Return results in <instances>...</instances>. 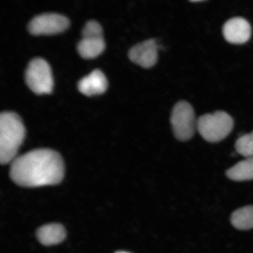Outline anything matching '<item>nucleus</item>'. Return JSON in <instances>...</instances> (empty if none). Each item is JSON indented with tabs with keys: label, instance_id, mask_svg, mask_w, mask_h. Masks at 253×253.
<instances>
[{
	"label": "nucleus",
	"instance_id": "1",
	"mask_svg": "<svg viewBox=\"0 0 253 253\" xmlns=\"http://www.w3.org/2000/svg\"><path fill=\"white\" fill-rule=\"evenodd\" d=\"M64 173L62 157L57 152L46 148L17 156L11 163L9 172L16 184L28 188L58 184Z\"/></svg>",
	"mask_w": 253,
	"mask_h": 253
},
{
	"label": "nucleus",
	"instance_id": "2",
	"mask_svg": "<svg viewBox=\"0 0 253 253\" xmlns=\"http://www.w3.org/2000/svg\"><path fill=\"white\" fill-rule=\"evenodd\" d=\"M25 128L20 117L12 112L0 115V162L2 165L11 163L17 157L23 143Z\"/></svg>",
	"mask_w": 253,
	"mask_h": 253
},
{
	"label": "nucleus",
	"instance_id": "3",
	"mask_svg": "<svg viewBox=\"0 0 253 253\" xmlns=\"http://www.w3.org/2000/svg\"><path fill=\"white\" fill-rule=\"evenodd\" d=\"M234 126L233 119L224 111L205 114L197 120V130L205 140L215 143L229 135Z\"/></svg>",
	"mask_w": 253,
	"mask_h": 253
},
{
	"label": "nucleus",
	"instance_id": "4",
	"mask_svg": "<svg viewBox=\"0 0 253 253\" xmlns=\"http://www.w3.org/2000/svg\"><path fill=\"white\" fill-rule=\"evenodd\" d=\"M173 133L179 141L193 137L197 129V120L192 106L186 101H180L173 107L170 118Z\"/></svg>",
	"mask_w": 253,
	"mask_h": 253
},
{
	"label": "nucleus",
	"instance_id": "5",
	"mask_svg": "<svg viewBox=\"0 0 253 253\" xmlns=\"http://www.w3.org/2000/svg\"><path fill=\"white\" fill-rule=\"evenodd\" d=\"M25 82L30 89L37 94L51 92L53 78L49 63L45 59L36 58L28 63L25 73Z\"/></svg>",
	"mask_w": 253,
	"mask_h": 253
},
{
	"label": "nucleus",
	"instance_id": "6",
	"mask_svg": "<svg viewBox=\"0 0 253 253\" xmlns=\"http://www.w3.org/2000/svg\"><path fill=\"white\" fill-rule=\"evenodd\" d=\"M69 20L65 16L57 13L38 15L30 21L28 30L35 36L52 35L67 29Z\"/></svg>",
	"mask_w": 253,
	"mask_h": 253
},
{
	"label": "nucleus",
	"instance_id": "7",
	"mask_svg": "<svg viewBox=\"0 0 253 253\" xmlns=\"http://www.w3.org/2000/svg\"><path fill=\"white\" fill-rule=\"evenodd\" d=\"M158 45L156 40L149 39L132 46L128 52V57L132 62L141 67L149 69L158 61Z\"/></svg>",
	"mask_w": 253,
	"mask_h": 253
},
{
	"label": "nucleus",
	"instance_id": "8",
	"mask_svg": "<svg viewBox=\"0 0 253 253\" xmlns=\"http://www.w3.org/2000/svg\"><path fill=\"white\" fill-rule=\"evenodd\" d=\"M223 35L227 42L240 45L251 39L252 29L245 18L237 17L230 19L224 24Z\"/></svg>",
	"mask_w": 253,
	"mask_h": 253
},
{
	"label": "nucleus",
	"instance_id": "9",
	"mask_svg": "<svg viewBox=\"0 0 253 253\" xmlns=\"http://www.w3.org/2000/svg\"><path fill=\"white\" fill-rule=\"evenodd\" d=\"M78 87L82 94L87 96L103 93L107 87V79L99 69H94L79 81Z\"/></svg>",
	"mask_w": 253,
	"mask_h": 253
},
{
	"label": "nucleus",
	"instance_id": "10",
	"mask_svg": "<svg viewBox=\"0 0 253 253\" xmlns=\"http://www.w3.org/2000/svg\"><path fill=\"white\" fill-rule=\"evenodd\" d=\"M38 240L41 244L47 246L58 245L66 237V231L62 224L52 223L46 224L37 230Z\"/></svg>",
	"mask_w": 253,
	"mask_h": 253
},
{
	"label": "nucleus",
	"instance_id": "11",
	"mask_svg": "<svg viewBox=\"0 0 253 253\" xmlns=\"http://www.w3.org/2000/svg\"><path fill=\"white\" fill-rule=\"evenodd\" d=\"M104 47L103 36L83 37L77 46L79 54L85 59L95 58L103 51Z\"/></svg>",
	"mask_w": 253,
	"mask_h": 253
},
{
	"label": "nucleus",
	"instance_id": "12",
	"mask_svg": "<svg viewBox=\"0 0 253 253\" xmlns=\"http://www.w3.org/2000/svg\"><path fill=\"white\" fill-rule=\"evenodd\" d=\"M226 175L234 181H251L253 179V157L246 158L227 170Z\"/></svg>",
	"mask_w": 253,
	"mask_h": 253
},
{
	"label": "nucleus",
	"instance_id": "13",
	"mask_svg": "<svg viewBox=\"0 0 253 253\" xmlns=\"http://www.w3.org/2000/svg\"><path fill=\"white\" fill-rule=\"evenodd\" d=\"M231 223L236 229L247 230L253 228V205L246 206L234 211L230 217Z\"/></svg>",
	"mask_w": 253,
	"mask_h": 253
},
{
	"label": "nucleus",
	"instance_id": "14",
	"mask_svg": "<svg viewBox=\"0 0 253 253\" xmlns=\"http://www.w3.org/2000/svg\"><path fill=\"white\" fill-rule=\"evenodd\" d=\"M237 153L246 158L253 157V131L237 139L235 143Z\"/></svg>",
	"mask_w": 253,
	"mask_h": 253
},
{
	"label": "nucleus",
	"instance_id": "15",
	"mask_svg": "<svg viewBox=\"0 0 253 253\" xmlns=\"http://www.w3.org/2000/svg\"><path fill=\"white\" fill-rule=\"evenodd\" d=\"M82 33V37L102 36V27L97 21L90 20L85 24Z\"/></svg>",
	"mask_w": 253,
	"mask_h": 253
},
{
	"label": "nucleus",
	"instance_id": "16",
	"mask_svg": "<svg viewBox=\"0 0 253 253\" xmlns=\"http://www.w3.org/2000/svg\"><path fill=\"white\" fill-rule=\"evenodd\" d=\"M203 1H203V0H196V1H194V0H192V1H191L192 2H201Z\"/></svg>",
	"mask_w": 253,
	"mask_h": 253
},
{
	"label": "nucleus",
	"instance_id": "17",
	"mask_svg": "<svg viewBox=\"0 0 253 253\" xmlns=\"http://www.w3.org/2000/svg\"><path fill=\"white\" fill-rule=\"evenodd\" d=\"M115 253H130L124 252V251H119V252H116Z\"/></svg>",
	"mask_w": 253,
	"mask_h": 253
}]
</instances>
